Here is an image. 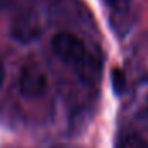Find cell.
I'll return each instance as SVG.
<instances>
[{
    "mask_svg": "<svg viewBox=\"0 0 148 148\" xmlns=\"http://www.w3.org/2000/svg\"><path fill=\"white\" fill-rule=\"evenodd\" d=\"M52 50L64 64L74 67L83 81H93L98 74V60L90 53L86 43L71 31H60L52 38Z\"/></svg>",
    "mask_w": 148,
    "mask_h": 148,
    "instance_id": "cell-1",
    "label": "cell"
},
{
    "mask_svg": "<svg viewBox=\"0 0 148 148\" xmlns=\"http://www.w3.org/2000/svg\"><path fill=\"white\" fill-rule=\"evenodd\" d=\"M45 29V16L36 3L24 5L14 14L10 23V35L16 41L31 43L41 36Z\"/></svg>",
    "mask_w": 148,
    "mask_h": 148,
    "instance_id": "cell-2",
    "label": "cell"
},
{
    "mask_svg": "<svg viewBox=\"0 0 148 148\" xmlns=\"http://www.w3.org/2000/svg\"><path fill=\"white\" fill-rule=\"evenodd\" d=\"M17 90H19L21 97H24L28 100L43 98L47 90H48L47 71L36 62L24 64L19 71V76H17Z\"/></svg>",
    "mask_w": 148,
    "mask_h": 148,
    "instance_id": "cell-3",
    "label": "cell"
},
{
    "mask_svg": "<svg viewBox=\"0 0 148 148\" xmlns=\"http://www.w3.org/2000/svg\"><path fill=\"white\" fill-rule=\"evenodd\" d=\"M117 148H148V141L136 131H122L117 138Z\"/></svg>",
    "mask_w": 148,
    "mask_h": 148,
    "instance_id": "cell-4",
    "label": "cell"
},
{
    "mask_svg": "<svg viewBox=\"0 0 148 148\" xmlns=\"http://www.w3.org/2000/svg\"><path fill=\"white\" fill-rule=\"evenodd\" d=\"M112 12V17H115V28H119L121 21H126L131 10V0H105Z\"/></svg>",
    "mask_w": 148,
    "mask_h": 148,
    "instance_id": "cell-5",
    "label": "cell"
},
{
    "mask_svg": "<svg viewBox=\"0 0 148 148\" xmlns=\"http://www.w3.org/2000/svg\"><path fill=\"white\" fill-rule=\"evenodd\" d=\"M136 117L140 121H145L148 122V93L145 98L140 100V105H138V110H136Z\"/></svg>",
    "mask_w": 148,
    "mask_h": 148,
    "instance_id": "cell-6",
    "label": "cell"
},
{
    "mask_svg": "<svg viewBox=\"0 0 148 148\" xmlns=\"http://www.w3.org/2000/svg\"><path fill=\"white\" fill-rule=\"evenodd\" d=\"M2 83H3V64L0 60V86H2Z\"/></svg>",
    "mask_w": 148,
    "mask_h": 148,
    "instance_id": "cell-7",
    "label": "cell"
},
{
    "mask_svg": "<svg viewBox=\"0 0 148 148\" xmlns=\"http://www.w3.org/2000/svg\"><path fill=\"white\" fill-rule=\"evenodd\" d=\"M7 2H9V0H0V7H2V5H5Z\"/></svg>",
    "mask_w": 148,
    "mask_h": 148,
    "instance_id": "cell-8",
    "label": "cell"
}]
</instances>
